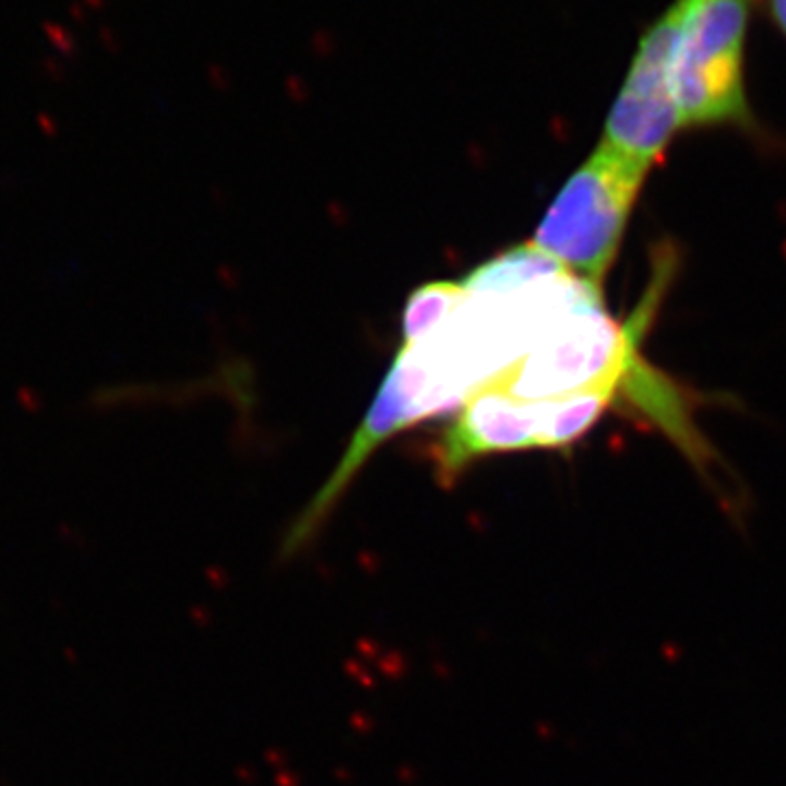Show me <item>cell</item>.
Listing matches in <instances>:
<instances>
[{"label":"cell","mask_w":786,"mask_h":786,"mask_svg":"<svg viewBox=\"0 0 786 786\" xmlns=\"http://www.w3.org/2000/svg\"><path fill=\"white\" fill-rule=\"evenodd\" d=\"M767 5L771 16H774V20L780 24V29L786 35V0H767Z\"/></svg>","instance_id":"cell-7"},{"label":"cell","mask_w":786,"mask_h":786,"mask_svg":"<svg viewBox=\"0 0 786 786\" xmlns=\"http://www.w3.org/2000/svg\"><path fill=\"white\" fill-rule=\"evenodd\" d=\"M463 297L461 282H431L409 297L402 319L404 343L424 339L446 319Z\"/></svg>","instance_id":"cell-6"},{"label":"cell","mask_w":786,"mask_h":786,"mask_svg":"<svg viewBox=\"0 0 786 786\" xmlns=\"http://www.w3.org/2000/svg\"><path fill=\"white\" fill-rule=\"evenodd\" d=\"M646 173L649 167L599 144L559 190L529 243L579 278L601 286L620 250Z\"/></svg>","instance_id":"cell-2"},{"label":"cell","mask_w":786,"mask_h":786,"mask_svg":"<svg viewBox=\"0 0 786 786\" xmlns=\"http://www.w3.org/2000/svg\"><path fill=\"white\" fill-rule=\"evenodd\" d=\"M751 0H677L671 66L673 96L684 125H723L749 118L742 59Z\"/></svg>","instance_id":"cell-3"},{"label":"cell","mask_w":786,"mask_h":786,"mask_svg":"<svg viewBox=\"0 0 786 786\" xmlns=\"http://www.w3.org/2000/svg\"><path fill=\"white\" fill-rule=\"evenodd\" d=\"M675 37L677 11L673 5L642 35L601 140L649 169L682 127L671 84Z\"/></svg>","instance_id":"cell-5"},{"label":"cell","mask_w":786,"mask_h":786,"mask_svg":"<svg viewBox=\"0 0 786 786\" xmlns=\"http://www.w3.org/2000/svg\"><path fill=\"white\" fill-rule=\"evenodd\" d=\"M463 297L433 333L404 343L354 439L337 465L350 483L384 439L411 424L461 409L498 382L570 312L601 297L531 243L472 271Z\"/></svg>","instance_id":"cell-1"},{"label":"cell","mask_w":786,"mask_h":786,"mask_svg":"<svg viewBox=\"0 0 786 786\" xmlns=\"http://www.w3.org/2000/svg\"><path fill=\"white\" fill-rule=\"evenodd\" d=\"M616 391L603 387L557 400H520L500 389H483L457 411L437 446V470L454 480L485 454L572 444L595 426Z\"/></svg>","instance_id":"cell-4"}]
</instances>
